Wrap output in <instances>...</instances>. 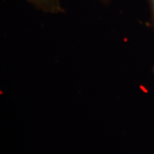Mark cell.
<instances>
[{
    "instance_id": "1",
    "label": "cell",
    "mask_w": 154,
    "mask_h": 154,
    "mask_svg": "<svg viewBox=\"0 0 154 154\" xmlns=\"http://www.w3.org/2000/svg\"><path fill=\"white\" fill-rule=\"evenodd\" d=\"M36 8L47 13L58 14L63 12L59 0H26Z\"/></svg>"
},
{
    "instance_id": "2",
    "label": "cell",
    "mask_w": 154,
    "mask_h": 154,
    "mask_svg": "<svg viewBox=\"0 0 154 154\" xmlns=\"http://www.w3.org/2000/svg\"><path fill=\"white\" fill-rule=\"evenodd\" d=\"M150 9H151V22L152 25L154 29V0H149Z\"/></svg>"
}]
</instances>
